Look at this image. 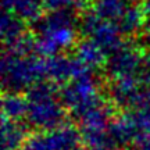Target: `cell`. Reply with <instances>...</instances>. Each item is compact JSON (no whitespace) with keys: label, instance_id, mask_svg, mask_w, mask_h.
I'll list each match as a JSON object with an SVG mask.
<instances>
[]
</instances>
